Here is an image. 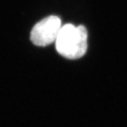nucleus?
<instances>
[{"label":"nucleus","instance_id":"obj_1","mask_svg":"<svg viewBox=\"0 0 127 127\" xmlns=\"http://www.w3.org/2000/svg\"><path fill=\"white\" fill-rule=\"evenodd\" d=\"M55 42L61 56L72 60L80 58L87 50V31L84 25L66 24L61 26Z\"/></svg>","mask_w":127,"mask_h":127},{"label":"nucleus","instance_id":"obj_2","mask_svg":"<svg viewBox=\"0 0 127 127\" xmlns=\"http://www.w3.org/2000/svg\"><path fill=\"white\" fill-rule=\"evenodd\" d=\"M61 29V22L58 16H48L33 27L30 39L37 46H46L56 41Z\"/></svg>","mask_w":127,"mask_h":127}]
</instances>
